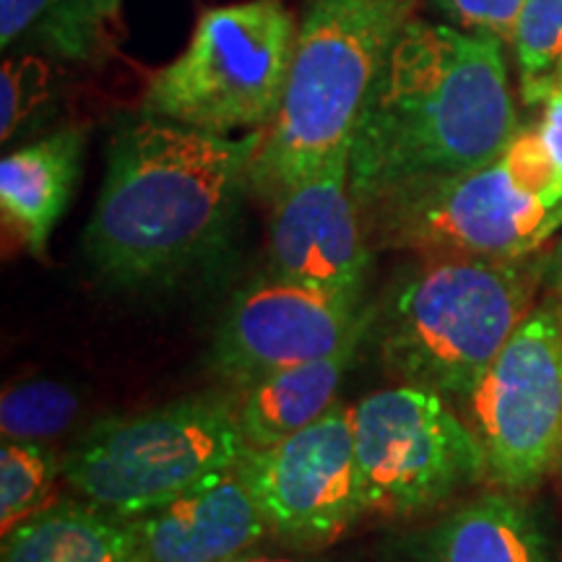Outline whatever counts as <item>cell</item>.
Wrapping results in <instances>:
<instances>
[{"instance_id":"6da1fadb","label":"cell","mask_w":562,"mask_h":562,"mask_svg":"<svg viewBox=\"0 0 562 562\" xmlns=\"http://www.w3.org/2000/svg\"><path fill=\"white\" fill-rule=\"evenodd\" d=\"M258 138L261 131L229 138L146 112L121 125L83 232L100 279L117 290H157L214 263L250 188Z\"/></svg>"},{"instance_id":"7a4b0ae2","label":"cell","mask_w":562,"mask_h":562,"mask_svg":"<svg viewBox=\"0 0 562 562\" xmlns=\"http://www.w3.org/2000/svg\"><path fill=\"white\" fill-rule=\"evenodd\" d=\"M505 42L412 19L372 83L349 149L360 211L501 157L518 131Z\"/></svg>"},{"instance_id":"3957f363","label":"cell","mask_w":562,"mask_h":562,"mask_svg":"<svg viewBox=\"0 0 562 562\" xmlns=\"http://www.w3.org/2000/svg\"><path fill=\"white\" fill-rule=\"evenodd\" d=\"M419 0H311L277 117L258 138L250 188L273 201L351 144L372 83Z\"/></svg>"},{"instance_id":"277c9868","label":"cell","mask_w":562,"mask_h":562,"mask_svg":"<svg viewBox=\"0 0 562 562\" xmlns=\"http://www.w3.org/2000/svg\"><path fill=\"white\" fill-rule=\"evenodd\" d=\"M542 258L430 256L378 315L383 364L406 383L467 398L533 311Z\"/></svg>"},{"instance_id":"5b68a950","label":"cell","mask_w":562,"mask_h":562,"mask_svg":"<svg viewBox=\"0 0 562 562\" xmlns=\"http://www.w3.org/2000/svg\"><path fill=\"white\" fill-rule=\"evenodd\" d=\"M362 216L385 248L518 261L562 229V178L539 131L524 128L487 165L385 195Z\"/></svg>"},{"instance_id":"8992f818","label":"cell","mask_w":562,"mask_h":562,"mask_svg":"<svg viewBox=\"0 0 562 562\" xmlns=\"http://www.w3.org/2000/svg\"><path fill=\"white\" fill-rule=\"evenodd\" d=\"M248 453L235 406L201 396L100 422L63 459L60 474L89 503L133 518L220 480Z\"/></svg>"},{"instance_id":"52a82bcc","label":"cell","mask_w":562,"mask_h":562,"mask_svg":"<svg viewBox=\"0 0 562 562\" xmlns=\"http://www.w3.org/2000/svg\"><path fill=\"white\" fill-rule=\"evenodd\" d=\"M297 24L281 0H248L203 13L188 47L151 76L140 112L229 136L277 117Z\"/></svg>"},{"instance_id":"ba28073f","label":"cell","mask_w":562,"mask_h":562,"mask_svg":"<svg viewBox=\"0 0 562 562\" xmlns=\"http://www.w3.org/2000/svg\"><path fill=\"white\" fill-rule=\"evenodd\" d=\"M355 446L364 508L383 516H419L490 474L472 425L417 383L360 398Z\"/></svg>"},{"instance_id":"9c48e42d","label":"cell","mask_w":562,"mask_h":562,"mask_svg":"<svg viewBox=\"0 0 562 562\" xmlns=\"http://www.w3.org/2000/svg\"><path fill=\"white\" fill-rule=\"evenodd\" d=\"M463 402L490 476L505 490L537 487L562 463L560 307H533Z\"/></svg>"},{"instance_id":"30bf717a","label":"cell","mask_w":562,"mask_h":562,"mask_svg":"<svg viewBox=\"0 0 562 562\" xmlns=\"http://www.w3.org/2000/svg\"><path fill=\"white\" fill-rule=\"evenodd\" d=\"M269 531L297 547L339 539L364 508L355 406L334 404L313 425L245 459Z\"/></svg>"},{"instance_id":"8fae6325","label":"cell","mask_w":562,"mask_h":562,"mask_svg":"<svg viewBox=\"0 0 562 562\" xmlns=\"http://www.w3.org/2000/svg\"><path fill=\"white\" fill-rule=\"evenodd\" d=\"M375 313L362 305V292L315 290L273 277L237 294L216 331L211 362L229 381L250 385L269 372L331 355Z\"/></svg>"},{"instance_id":"7c38bea8","label":"cell","mask_w":562,"mask_h":562,"mask_svg":"<svg viewBox=\"0 0 562 562\" xmlns=\"http://www.w3.org/2000/svg\"><path fill=\"white\" fill-rule=\"evenodd\" d=\"M349 146L271 201L269 261L277 279L328 292H362L368 227L351 193Z\"/></svg>"},{"instance_id":"4fadbf2b","label":"cell","mask_w":562,"mask_h":562,"mask_svg":"<svg viewBox=\"0 0 562 562\" xmlns=\"http://www.w3.org/2000/svg\"><path fill=\"white\" fill-rule=\"evenodd\" d=\"M146 562H229L269 531L245 461L165 508L138 516Z\"/></svg>"},{"instance_id":"5bb4252c","label":"cell","mask_w":562,"mask_h":562,"mask_svg":"<svg viewBox=\"0 0 562 562\" xmlns=\"http://www.w3.org/2000/svg\"><path fill=\"white\" fill-rule=\"evenodd\" d=\"M83 133L66 128L5 154L0 161V216L34 258L47 252L53 229L74 199Z\"/></svg>"},{"instance_id":"9a60e30c","label":"cell","mask_w":562,"mask_h":562,"mask_svg":"<svg viewBox=\"0 0 562 562\" xmlns=\"http://www.w3.org/2000/svg\"><path fill=\"white\" fill-rule=\"evenodd\" d=\"M372 326H375V318L364 323L360 331L331 355L281 368L245 385L237 417H240L250 451L277 446L331 409L344 375L355 364Z\"/></svg>"},{"instance_id":"2e32d148","label":"cell","mask_w":562,"mask_h":562,"mask_svg":"<svg viewBox=\"0 0 562 562\" xmlns=\"http://www.w3.org/2000/svg\"><path fill=\"white\" fill-rule=\"evenodd\" d=\"M414 560L554 562L539 518L508 492H487L440 518L414 542Z\"/></svg>"},{"instance_id":"e0dca14e","label":"cell","mask_w":562,"mask_h":562,"mask_svg":"<svg viewBox=\"0 0 562 562\" xmlns=\"http://www.w3.org/2000/svg\"><path fill=\"white\" fill-rule=\"evenodd\" d=\"M123 42V0H0V47L100 66Z\"/></svg>"},{"instance_id":"ac0fdd59","label":"cell","mask_w":562,"mask_h":562,"mask_svg":"<svg viewBox=\"0 0 562 562\" xmlns=\"http://www.w3.org/2000/svg\"><path fill=\"white\" fill-rule=\"evenodd\" d=\"M3 562H146L136 524L100 505L42 508L5 533Z\"/></svg>"},{"instance_id":"d6986e66","label":"cell","mask_w":562,"mask_h":562,"mask_svg":"<svg viewBox=\"0 0 562 562\" xmlns=\"http://www.w3.org/2000/svg\"><path fill=\"white\" fill-rule=\"evenodd\" d=\"M524 102H542L562 83V0H526L510 37Z\"/></svg>"},{"instance_id":"ffe728a7","label":"cell","mask_w":562,"mask_h":562,"mask_svg":"<svg viewBox=\"0 0 562 562\" xmlns=\"http://www.w3.org/2000/svg\"><path fill=\"white\" fill-rule=\"evenodd\" d=\"M79 396L58 381H26L3 391L0 430L3 440L37 442L68 430L79 414Z\"/></svg>"},{"instance_id":"44dd1931","label":"cell","mask_w":562,"mask_h":562,"mask_svg":"<svg viewBox=\"0 0 562 562\" xmlns=\"http://www.w3.org/2000/svg\"><path fill=\"white\" fill-rule=\"evenodd\" d=\"M58 463L37 442L3 440L0 448V526L3 537L45 508Z\"/></svg>"},{"instance_id":"7402d4cb","label":"cell","mask_w":562,"mask_h":562,"mask_svg":"<svg viewBox=\"0 0 562 562\" xmlns=\"http://www.w3.org/2000/svg\"><path fill=\"white\" fill-rule=\"evenodd\" d=\"M55 74L50 58L13 53L0 68V138L3 144L26 128L53 100Z\"/></svg>"},{"instance_id":"603a6c76","label":"cell","mask_w":562,"mask_h":562,"mask_svg":"<svg viewBox=\"0 0 562 562\" xmlns=\"http://www.w3.org/2000/svg\"><path fill=\"white\" fill-rule=\"evenodd\" d=\"M524 3L526 0H432L448 24L463 32L492 34L505 45H510Z\"/></svg>"},{"instance_id":"cb8c5ba5","label":"cell","mask_w":562,"mask_h":562,"mask_svg":"<svg viewBox=\"0 0 562 562\" xmlns=\"http://www.w3.org/2000/svg\"><path fill=\"white\" fill-rule=\"evenodd\" d=\"M537 131L562 178V83L542 102V121Z\"/></svg>"},{"instance_id":"d4e9b609","label":"cell","mask_w":562,"mask_h":562,"mask_svg":"<svg viewBox=\"0 0 562 562\" xmlns=\"http://www.w3.org/2000/svg\"><path fill=\"white\" fill-rule=\"evenodd\" d=\"M542 281L550 290V300L554 307L562 311V235L560 240L554 243V248L550 250V256L542 258Z\"/></svg>"},{"instance_id":"484cf974","label":"cell","mask_w":562,"mask_h":562,"mask_svg":"<svg viewBox=\"0 0 562 562\" xmlns=\"http://www.w3.org/2000/svg\"><path fill=\"white\" fill-rule=\"evenodd\" d=\"M229 562H307V560H294V558H269V554H240V558Z\"/></svg>"}]
</instances>
